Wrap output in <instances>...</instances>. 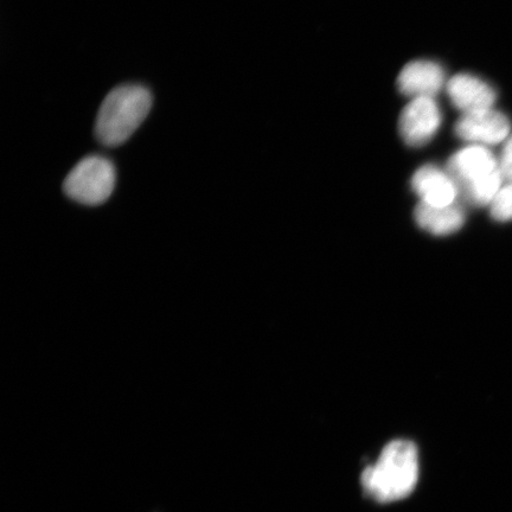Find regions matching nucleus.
Returning <instances> with one entry per match:
<instances>
[{
    "mask_svg": "<svg viewBox=\"0 0 512 512\" xmlns=\"http://www.w3.org/2000/svg\"><path fill=\"white\" fill-rule=\"evenodd\" d=\"M419 479L418 448L412 441L394 440L379 459L362 472L364 491L379 503H393L412 494Z\"/></svg>",
    "mask_w": 512,
    "mask_h": 512,
    "instance_id": "nucleus-1",
    "label": "nucleus"
},
{
    "mask_svg": "<svg viewBox=\"0 0 512 512\" xmlns=\"http://www.w3.org/2000/svg\"><path fill=\"white\" fill-rule=\"evenodd\" d=\"M151 108V91L143 85H121L112 89L96 117V139L106 147L123 145L144 123Z\"/></svg>",
    "mask_w": 512,
    "mask_h": 512,
    "instance_id": "nucleus-2",
    "label": "nucleus"
},
{
    "mask_svg": "<svg viewBox=\"0 0 512 512\" xmlns=\"http://www.w3.org/2000/svg\"><path fill=\"white\" fill-rule=\"evenodd\" d=\"M447 169L458 191L476 206L491 204L502 189L503 177L499 163L488 147H465L448 160Z\"/></svg>",
    "mask_w": 512,
    "mask_h": 512,
    "instance_id": "nucleus-3",
    "label": "nucleus"
},
{
    "mask_svg": "<svg viewBox=\"0 0 512 512\" xmlns=\"http://www.w3.org/2000/svg\"><path fill=\"white\" fill-rule=\"evenodd\" d=\"M114 164L110 159L92 155L80 160L64 179L63 191L70 200L85 206H100L113 194Z\"/></svg>",
    "mask_w": 512,
    "mask_h": 512,
    "instance_id": "nucleus-4",
    "label": "nucleus"
},
{
    "mask_svg": "<svg viewBox=\"0 0 512 512\" xmlns=\"http://www.w3.org/2000/svg\"><path fill=\"white\" fill-rule=\"evenodd\" d=\"M440 108L433 98H415L403 108L399 131L408 146L420 147L430 143L441 125Z\"/></svg>",
    "mask_w": 512,
    "mask_h": 512,
    "instance_id": "nucleus-5",
    "label": "nucleus"
},
{
    "mask_svg": "<svg viewBox=\"0 0 512 512\" xmlns=\"http://www.w3.org/2000/svg\"><path fill=\"white\" fill-rule=\"evenodd\" d=\"M510 121L494 108L464 113L458 120L454 132L457 137L476 145H496L509 138Z\"/></svg>",
    "mask_w": 512,
    "mask_h": 512,
    "instance_id": "nucleus-6",
    "label": "nucleus"
},
{
    "mask_svg": "<svg viewBox=\"0 0 512 512\" xmlns=\"http://www.w3.org/2000/svg\"><path fill=\"white\" fill-rule=\"evenodd\" d=\"M452 104L464 113L489 110L494 106L497 94L489 83L470 74H458L446 86Z\"/></svg>",
    "mask_w": 512,
    "mask_h": 512,
    "instance_id": "nucleus-7",
    "label": "nucleus"
},
{
    "mask_svg": "<svg viewBox=\"0 0 512 512\" xmlns=\"http://www.w3.org/2000/svg\"><path fill=\"white\" fill-rule=\"evenodd\" d=\"M412 188L422 203L432 207L453 206L459 192L450 174L434 165L422 166L415 172Z\"/></svg>",
    "mask_w": 512,
    "mask_h": 512,
    "instance_id": "nucleus-8",
    "label": "nucleus"
},
{
    "mask_svg": "<svg viewBox=\"0 0 512 512\" xmlns=\"http://www.w3.org/2000/svg\"><path fill=\"white\" fill-rule=\"evenodd\" d=\"M445 85V72L432 61H414L401 70L399 91L411 98H433Z\"/></svg>",
    "mask_w": 512,
    "mask_h": 512,
    "instance_id": "nucleus-9",
    "label": "nucleus"
},
{
    "mask_svg": "<svg viewBox=\"0 0 512 512\" xmlns=\"http://www.w3.org/2000/svg\"><path fill=\"white\" fill-rule=\"evenodd\" d=\"M415 220L427 232L443 236L462 228L465 216L458 207H432L421 202L415 209Z\"/></svg>",
    "mask_w": 512,
    "mask_h": 512,
    "instance_id": "nucleus-10",
    "label": "nucleus"
},
{
    "mask_svg": "<svg viewBox=\"0 0 512 512\" xmlns=\"http://www.w3.org/2000/svg\"><path fill=\"white\" fill-rule=\"evenodd\" d=\"M491 215L496 221L512 220V183L504 185L491 203Z\"/></svg>",
    "mask_w": 512,
    "mask_h": 512,
    "instance_id": "nucleus-11",
    "label": "nucleus"
},
{
    "mask_svg": "<svg viewBox=\"0 0 512 512\" xmlns=\"http://www.w3.org/2000/svg\"><path fill=\"white\" fill-rule=\"evenodd\" d=\"M498 163L503 179L512 183V136L507 139Z\"/></svg>",
    "mask_w": 512,
    "mask_h": 512,
    "instance_id": "nucleus-12",
    "label": "nucleus"
}]
</instances>
